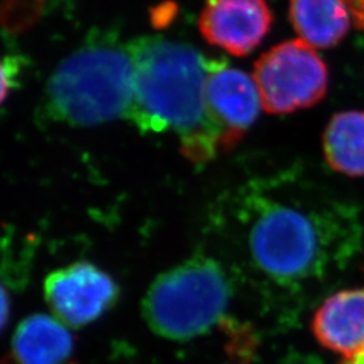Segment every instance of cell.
<instances>
[{
  "instance_id": "5b68a950",
  "label": "cell",
  "mask_w": 364,
  "mask_h": 364,
  "mask_svg": "<svg viewBox=\"0 0 364 364\" xmlns=\"http://www.w3.org/2000/svg\"><path fill=\"white\" fill-rule=\"evenodd\" d=\"M252 77L267 114L287 115L311 108L326 97L329 72L316 49L302 39H290L263 53Z\"/></svg>"
},
{
  "instance_id": "9a60e30c",
  "label": "cell",
  "mask_w": 364,
  "mask_h": 364,
  "mask_svg": "<svg viewBox=\"0 0 364 364\" xmlns=\"http://www.w3.org/2000/svg\"><path fill=\"white\" fill-rule=\"evenodd\" d=\"M9 313H10V299L6 287H3V297H1V329H6L9 321Z\"/></svg>"
},
{
  "instance_id": "4fadbf2b",
  "label": "cell",
  "mask_w": 364,
  "mask_h": 364,
  "mask_svg": "<svg viewBox=\"0 0 364 364\" xmlns=\"http://www.w3.org/2000/svg\"><path fill=\"white\" fill-rule=\"evenodd\" d=\"M25 68V60L22 55L10 54L3 58L1 64V103L4 105L9 95L18 87L21 81V73Z\"/></svg>"
},
{
  "instance_id": "3957f363",
  "label": "cell",
  "mask_w": 364,
  "mask_h": 364,
  "mask_svg": "<svg viewBox=\"0 0 364 364\" xmlns=\"http://www.w3.org/2000/svg\"><path fill=\"white\" fill-rule=\"evenodd\" d=\"M230 297L220 264L196 257L156 278L144 296V316L159 336L189 340L216 324Z\"/></svg>"
},
{
  "instance_id": "8992f818",
  "label": "cell",
  "mask_w": 364,
  "mask_h": 364,
  "mask_svg": "<svg viewBox=\"0 0 364 364\" xmlns=\"http://www.w3.org/2000/svg\"><path fill=\"white\" fill-rule=\"evenodd\" d=\"M43 290L53 313L73 328L91 324L119 296L115 281L90 262H77L49 274Z\"/></svg>"
},
{
  "instance_id": "e0dca14e",
  "label": "cell",
  "mask_w": 364,
  "mask_h": 364,
  "mask_svg": "<svg viewBox=\"0 0 364 364\" xmlns=\"http://www.w3.org/2000/svg\"><path fill=\"white\" fill-rule=\"evenodd\" d=\"M3 364H19L18 363V362H16V360H15V359H14V358H11V360H7V359H6V360H4V363Z\"/></svg>"
},
{
  "instance_id": "9c48e42d",
  "label": "cell",
  "mask_w": 364,
  "mask_h": 364,
  "mask_svg": "<svg viewBox=\"0 0 364 364\" xmlns=\"http://www.w3.org/2000/svg\"><path fill=\"white\" fill-rule=\"evenodd\" d=\"M313 335L343 358L364 347V289H347L329 296L316 311Z\"/></svg>"
},
{
  "instance_id": "30bf717a",
  "label": "cell",
  "mask_w": 364,
  "mask_h": 364,
  "mask_svg": "<svg viewBox=\"0 0 364 364\" xmlns=\"http://www.w3.org/2000/svg\"><path fill=\"white\" fill-rule=\"evenodd\" d=\"M289 16L299 39L314 49L335 48L351 27L347 0H290Z\"/></svg>"
},
{
  "instance_id": "277c9868",
  "label": "cell",
  "mask_w": 364,
  "mask_h": 364,
  "mask_svg": "<svg viewBox=\"0 0 364 364\" xmlns=\"http://www.w3.org/2000/svg\"><path fill=\"white\" fill-rule=\"evenodd\" d=\"M324 225L302 209L270 204L250 232V250L260 270L281 282L320 273L326 260Z\"/></svg>"
},
{
  "instance_id": "8fae6325",
  "label": "cell",
  "mask_w": 364,
  "mask_h": 364,
  "mask_svg": "<svg viewBox=\"0 0 364 364\" xmlns=\"http://www.w3.org/2000/svg\"><path fill=\"white\" fill-rule=\"evenodd\" d=\"M73 350L70 332L58 320L34 314L14 333V359L19 364H60Z\"/></svg>"
},
{
  "instance_id": "2e32d148",
  "label": "cell",
  "mask_w": 364,
  "mask_h": 364,
  "mask_svg": "<svg viewBox=\"0 0 364 364\" xmlns=\"http://www.w3.org/2000/svg\"><path fill=\"white\" fill-rule=\"evenodd\" d=\"M340 364H364V347L362 350L352 353L350 356L343 358Z\"/></svg>"
},
{
  "instance_id": "5bb4252c",
  "label": "cell",
  "mask_w": 364,
  "mask_h": 364,
  "mask_svg": "<svg viewBox=\"0 0 364 364\" xmlns=\"http://www.w3.org/2000/svg\"><path fill=\"white\" fill-rule=\"evenodd\" d=\"M347 1L350 6L355 25L364 33V0H347Z\"/></svg>"
},
{
  "instance_id": "52a82bcc",
  "label": "cell",
  "mask_w": 364,
  "mask_h": 364,
  "mask_svg": "<svg viewBox=\"0 0 364 364\" xmlns=\"http://www.w3.org/2000/svg\"><path fill=\"white\" fill-rule=\"evenodd\" d=\"M205 96L209 114L221 131L220 149L228 151L258 119L262 100L257 82L225 61L208 60Z\"/></svg>"
},
{
  "instance_id": "7a4b0ae2",
  "label": "cell",
  "mask_w": 364,
  "mask_h": 364,
  "mask_svg": "<svg viewBox=\"0 0 364 364\" xmlns=\"http://www.w3.org/2000/svg\"><path fill=\"white\" fill-rule=\"evenodd\" d=\"M135 65L129 43L95 33L55 68L45 90L46 115L72 126L130 117Z\"/></svg>"
},
{
  "instance_id": "6da1fadb",
  "label": "cell",
  "mask_w": 364,
  "mask_h": 364,
  "mask_svg": "<svg viewBox=\"0 0 364 364\" xmlns=\"http://www.w3.org/2000/svg\"><path fill=\"white\" fill-rule=\"evenodd\" d=\"M135 65L131 119L139 130H173L182 154L204 164L220 149L221 131L205 96L208 60L193 46L146 36L129 43Z\"/></svg>"
},
{
  "instance_id": "ba28073f",
  "label": "cell",
  "mask_w": 364,
  "mask_h": 364,
  "mask_svg": "<svg viewBox=\"0 0 364 364\" xmlns=\"http://www.w3.org/2000/svg\"><path fill=\"white\" fill-rule=\"evenodd\" d=\"M272 25L266 0H205L198 19L205 41L236 57L254 52Z\"/></svg>"
},
{
  "instance_id": "7c38bea8",
  "label": "cell",
  "mask_w": 364,
  "mask_h": 364,
  "mask_svg": "<svg viewBox=\"0 0 364 364\" xmlns=\"http://www.w3.org/2000/svg\"><path fill=\"white\" fill-rule=\"evenodd\" d=\"M323 150L326 164L340 174L364 177V111H344L329 120Z\"/></svg>"
}]
</instances>
